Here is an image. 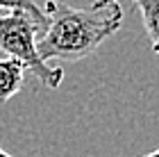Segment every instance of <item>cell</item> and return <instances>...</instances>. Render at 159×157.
I'll list each match as a JSON object with an SVG mask.
<instances>
[{
  "label": "cell",
  "mask_w": 159,
  "mask_h": 157,
  "mask_svg": "<svg viewBox=\"0 0 159 157\" xmlns=\"http://www.w3.org/2000/svg\"><path fill=\"white\" fill-rule=\"evenodd\" d=\"M41 12L43 27L37 37V53L43 62H80L123 25L118 2L77 9L61 0H48Z\"/></svg>",
  "instance_id": "cell-1"
},
{
  "label": "cell",
  "mask_w": 159,
  "mask_h": 157,
  "mask_svg": "<svg viewBox=\"0 0 159 157\" xmlns=\"http://www.w3.org/2000/svg\"><path fill=\"white\" fill-rule=\"evenodd\" d=\"M43 23L20 9H0V50L16 59L25 71L37 75L48 89H57L64 80L59 66H50L37 53V37Z\"/></svg>",
  "instance_id": "cell-2"
},
{
  "label": "cell",
  "mask_w": 159,
  "mask_h": 157,
  "mask_svg": "<svg viewBox=\"0 0 159 157\" xmlns=\"http://www.w3.org/2000/svg\"><path fill=\"white\" fill-rule=\"evenodd\" d=\"M25 73L27 71L16 59H9V57L0 59V103H7L20 91Z\"/></svg>",
  "instance_id": "cell-3"
},
{
  "label": "cell",
  "mask_w": 159,
  "mask_h": 157,
  "mask_svg": "<svg viewBox=\"0 0 159 157\" xmlns=\"http://www.w3.org/2000/svg\"><path fill=\"white\" fill-rule=\"evenodd\" d=\"M132 5L141 12V21L148 32L152 53L159 55V0H132Z\"/></svg>",
  "instance_id": "cell-4"
},
{
  "label": "cell",
  "mask_w": 159,
  "mask_h": 157,
  "mask_svg": "<svg viewBox=\"0 0 159 157\" xmlns=\"http://www.w3.org/2000/svg\"><path fill=\"white\" fill-rule=\"evenodd\" d=\"M0 9H20L34 16L39 23H43V12L34 0H0Z\"/></svg>",
  "instance_id": "cell-5"
},
{
  "label": "cell",
  "mask_w": 159,
  "mask_h": 157,
  "mask_svg": "<svg viewBox=\"0 0 159 157\" xmlns=\"http://www.w3.org/2000/svg\"><path fill=\"white\" fill-rule=\"evenodd\" d=\"M111 2H118V0H96L91 7H107V5H111Z\"/></svg>",
  "instance_id": "cell-6"
},
{
  "label": "cell",
  "mask_w": 159,
  "mask_h": 157,
  "mask_svg": "<svg viewBox=\"0 0 159 157\" xmlns=\"http://www.w3.org/2000/svg\"><path fill=\"white\" fill-rule=\"evenodd\" d=\"M141 157H159V148H155L152 153H146V155H141Z\"/></svg>",
  "instance_id": "cell-7"
},
{
  "label": "cell",
  "mask_w": 159,
  "mask_h": 157,
  "mask_svg": "<svg viewBox=\"0 0 159 157\" xmlns=\"http://www.w3.org/2000/svg\"><path fill=\"white\" fill-rule=\"evenodd\" d=\"M0 157H14V155H9L7 150H2V148H0Z\"/></svg>",
  "instance_id": "cell-8"
}]
</instances>
